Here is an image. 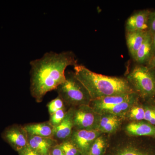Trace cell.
<instances>
[{
	"mask_svg": "<svg viewBox=\"0 0 155 155\" xmlns=\"http://www.w3.org/2000/svg\"><path fill=\"white\" fill-rule=\"evenodd\" d=\"M71 51H50L30 62V93L37 102H41L48 92L56 89L66 79V69L77 65Z\"/></svg>",
	"mask_w": 155,
	"mask_h": 155,
	"instance_id": "cell-1",
	"label": "cell"
},
{
	"mask_svg": "<svg viewBox=\"0 0 155 155\" xmlns=\"http://www.w3.org/2000/svg\"><path fill=\"white\" fill-rule=\"evenodd\" d=\"M74 70L75 78L86 89L91 101L103 97L135 92L125 78L98 74L78 64L74 67Z\"/></svg>",
	"mask_w": 155,
	"mask_h": 155,
	"instance_id": "cell-2",
	"label": "cell"
},
{
	"mask_svg": "<svg viewBox=\"0 0 155 155\" xmlns=\"http://www.w3.org/2000/svg\"><path fill=\"white\" fill-rule=\"evenodd\" d=\"M127 80L137 95L147 99L155 98L154 69L137 64L128 73Z\"/></svg>",
	"mask_w": 155,
	"mask_h": 155,
	"instance_id": "cell-3",
	"label": "cell"
},
{
	"mask_svg": "<svg viewBox=\"0 0 155 155\" xmlns=\"http://www.w3.org/2000/svg\"><path fill=\"white\" fill-rule=\"evenodd\" d=\"M64 102L72 105H88L91 101L86 89L75 78L73 72L66 73V79L56 89Z\"/></svg>",
	"mask_w": 155,
	"mask_h": 155,
	"instance_id": "cell-4",
	"label": "cell"
},
{
	"mask_svg": "<svg viewBox=\"0 0 155 155\" xmlns=\"http://www.w3.org/2000/svg\"><path fill=\"white\" fill-rule=\"evenodd\" d=\"M2 137L17 152L28 145V134L21 125H14L7 127Z\"/></svg>",
	"mask_w": 155,
	"mask_h": 155,
	"instance_id": "cell-5",
	"label": "cell"
},
{
	"mask_svg": "<svg viewBox=\"0 0 155 155\" xmlns=\"http://www.w3.org/2000/svg\"><path fill=\"white\" fill-rule=\"evenodd\" d=\"M98 130H76L72 132L69 139L81 153L82 155H88L92 145L99 135Z\"/></svg>",
	"mask_w": 155,
	"mask_h": 155,
	"instance_id": "cell-6",
	"label": "cell"
},
{
	"mask_svg": "<svg viewBox=\"0 0 155 155\" xmlns=\"http://www.w3.org/2000/svg\"><path fill=\"white\" fill-rule=\"evenodd\" d=\"M95 120L93 110L88 105L79 106L74 110L73 123L76 130H93Z\"/></svg>",
	"mask_w": 155,
	"mask_h": 155,
	"instance_id": "cell-7",
	"label": "cell"
},
{
	"mask_svg": "<svg viewBox=\"0 0 155 155\" xmlns=\"http://www.w3.org/2000/svg\"><path fill=\"white\" fill-rule=\"evenodd\" d=\"M137 96V94L134 92L103 97L91 101L95 111H97L98 113L101 114H104L108 109Z\"/></svg>",
	"mask_w": 155,
	"mask_h": 155,
	"instance_id": "cell-8",
	"label": "cell"
},
{
	"mask_svg": "<svg viewBox=\"0 0 155 155\" xmlns=\"http://www.w3.org/2000/svg\"><path fill=\"white\" fill-rule=\"evenodd\" d=\"M150 11L148 9L136 12L128 17L125 24L126 32L148 31V20Z\"/></svg>",
	"mask_w": 155,
	"mask_h": 155,
	"instance_id": "cell-9",
	"label": "cell"
},
{
	"mask_svg": "<svg viewBox=\"0 0 155 155\" xmlns=\"http://www.w3.org/2000/svg\"><path fill=\"white\" fill-rule=\"evenodd\" d=\"M74 110L70 109L67 111L63 121L58 126L54 127L52 138L58 142H62L70 138L72 133Z\"/></svg>",
	"mask_w": 155,
	"mask_h": 155,
	"instance_id": "cell-10",
	"label": "cell"
},
{
	"mask_svg": "<svg viewBox=\"0 0 155 155\" xmlns=\"http://www.w3.org/2000/svg\"><path fill=\"white\" fill-rule=\"evenodd\" d=\"M58 144L52 137L28 135V146L41 155H50L51 149Z\"/></svg>",
	"mask_w": 155,
	"mask_h": 155,
	"instance_id": "cell-11",
	"label": "cell"
},
{
	"mask_svg": "<svg viewBox=\"0 0 155 155\" xmlns=\"http://www.w3.org/2000/svg\"><path fill=\"white\" fill-rule=\"evenodd\" d=\"M126 130L127 133L134 136L155 137V126L147 122H132L127 125Z\"/></svg>",
	"mask_w": 155,
	"mask_h": 155,
	"instance_id": "cell-12",
	"label": "cell"
},
{
	"mask_svg": "<svg viewBox=\"0 0 155 155\" xmlns=\"http://www.w3.org/2000/svg\"><path fill=\"white\" fill-rule=\"evenodd\" d=\"M153 55L151 34L148 31L144 41L137 52L134 60L137 64L146 65Z\"/></svg>",
	"mask_w": 155,
	"mask_h": 155,
	"instance_id": "cell-13",
	"label": "cell"
},
{
	"mask_svg": "<svg viewBox=\"0 0 155 155\" xmlns=\"http://www.w3.org/2000/svg\"><path fill=\"white\" fill-rule=\"evenodd\" d=\"M148 31H135L126 32V43L131 58L134 60L137 51L140 47Z\"/></svg>",
	"mask_w": 155,
	"mask_h": 155,
	"instance_id": "cell-14",
	"label": "cell"
},
{
	"mask_svg": "<svg viewBox=\"0 0 155 155\" xmlns=\"http://www.w3.org/2000/svg\"><path fill=\"white\" fill-rule=\"evenodd\" d=\"M23 127L28 135L52 138L54 127L49 122L28 124Z\"/></svg>",
	"mask_w": 155,
	"mask_h": 155,
	"instance_id": "cell-15",
	"label": "cell"
},
{
	"mask_svg": "<svg viewBox=\"0 0 155 155\" xmlns=\"http://www.w3.org/2000/svg\"><path fill=\"white\" fill-rule=\"evenodd\" d=\"M119 125V120L117 116L110 114L100 119L98 130L104 133H112L116 130Z\"/></svg>",
	"mask_w": 155,
	"mask_h": 155,
	"instance_id": "cell-16",
	"label": "cell"
},
{
	"mask_svg": "<svg viewBox=\"0 0 155 155\" xmlns=\"http://www.w3.org/2000/svg\"><path fill=\"white\" fill-rule=\"evenodd\" d=\"M116 155H155V151L150 148L132 147L122 150Z\"/></svg>",
	"mask_w": 155,
	"mask_h": 155,
	"instance_id": "cell-17",
	"label": "cell"
},
{
	"mask_svg": "<svg viewBox=\"0 0 155 155\" xmlns=\"http://www.w3.org/2000/svg\"><path fill=\"white\" fill-rule=\"evenodd\" d=\"M106 143L104 139L98 137L92 145L88 155H103L105 150Z\"/></svg>",
	"mask_w": 155,
	"mask_h": 155,
	"instance_id": "cell-18",
	"label": "cell"
},
{
	"mask_svg": "<svg viewBox=\"0 0 155 155\" xmlns=\"http://www.w3.org/2000/svg\"><path fill=\"white\" fill-rule=\"evenodd\" d=\"M58 145L65 155H82L78 149L69 139Z\"/></svg>",
	"mask_w": 155,
	"mask_h": 155,
	"instance_id": "cell-19",
	"label": "cell"
},
{
	"mask_svg": "<svg viewBox=\"0 0 155 155\" xmlns=\"http://www.w3.org/2000/svg\"><path fill=\"white\" fill-rule=\"evenodd\" d=\"M67 112L65 108L57 111L55 113L50 115V119L49 122L54 127L58 126L63 121L65 117Z\"/></svg>",
	"mask_w": 155,
	"mask_h": 155,
	"instance_id": "cell-20",
	"label": "cell"
},
{
	"mask_svg": "<svg viewBox=\"0 0 155 155\" xmlns=\"http://www.w3.org/2000/svg\"><path fill=\"white\" fill-rule=\"evenodd\" d=\"M144 107L140 106H135L131 108L129 114V117L132 120L138 122L144 120Z\"/></svg>",
	"mask_w": 155,
	"mask_h": 155,
	"instance_id": "cell-21",
	"label": "cell"
},
{
	"mask_svg": "<svg viewBox=\"0 0 155 155\" xmlns=\"http://www.w3.org/2000/svg\"><path fill=\"white\" fill-rule=\"evenodd\" d=\"M48 108L49 113L51 115L57 111L64 108V101L60 97L58 96L48 103Z\"/></svg>",
	"mask_w": 155,
	"mask_h": 155,
	"instance_id": "cell-22",
	"label": "cell"
},
{
	"mask_svg": "<svg viewBox=\"0 0 155 155\" xmlns=\"http://www.w3.org/2000/svg\"><path fill=\"white\" fill-rule=\"evenodd\" d=\"M144 119L146 122L155 126V107H146Z\"/></svg>",
	"mask_w": 155,
	"mask_h": 155,
	"instance_id": "cell-23",
	"label": "cell"
},
{
	"mask_svg": "<svg viewBox=\"0 0 155 155\" xmlns=\"http://www.w3.org/2000/svg\"><path fill=\"white\" fill-rule=\"evenodd\" d=\"M148 31L151 34L155 33V11L150 12L148 20Z\"/></svg>",
	"mask_w": 155,
	"mask_h": 155,
	"instance_id": "cell-24",
	"label": "cell"
},
{
	"mask_svg": "<svg viewBox=\"0 0 155 155\" xmlns=\"http://www.w3.org/2000/svg\"><path fill=\"white\" fill-rule=\"evenodd\" d=\"M17 152L19 155H41L28 145L19 150Z\"/></svg>",
	"mask_w": 155,
	"mask_h": 155,
	"instance_id": "cell-25",
	"label": "cell"
},
{
	"mask_svg": "<svg viewBox=\"0 0 155 155\" xmlns=\"http://www.w3.org/2000/svg\"><path fill=\"white\" fill-rule=\"evenodd\" d=\"M50 155H65L62 150L58 144L53 147L50 152Z\"/></svg>",
	"mask_w": 155,
	"mask_h": 155,
	"instance_id": "cell-26",
	"label": "cell"
},
{
	"mask_svg": "<svg viewBox=\"0 0 155 155\" xmlns=\"http://www.w3.org/2000/svg\"><path fill=\"white\" fill-rule=\"evenodd\" d=\"M146 66L150 69H155V54L153 55Z\"/></svg>",
	"mask_w": 155,
	"mask_h": 155,
	"instance_id": "cell-27",
	"label": "cell"
},
{
	"mask_svg": "<svg viewBox=\"0 0 155 155\" xmlns=\"http://www.w3.org/2000/svg\"><path fill=\"white\" fill-rule=\"evenodd\" d=\"M152 36V47L153 52L155 54V33L151 34Z\"/></svg>",
	"mask_w": 155,
	"mask_h": 155,
	"instance_id": "cell-28",
	"label": "cell"
},
{
	"mask_svg": "<svg viewBox=\"0 0 155 155\" xmlns=\"http://www.w3.org/2000/svg\"></svg>",
	"mask_w": 155,
	"mask_h": 155,
	"instance_id": "cell-29",
	"label": "cell"
}]
</instances>
